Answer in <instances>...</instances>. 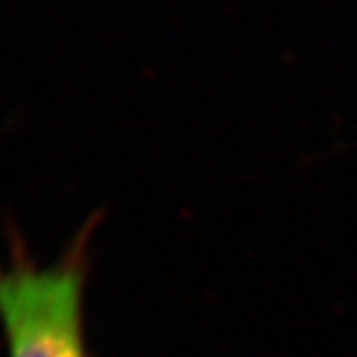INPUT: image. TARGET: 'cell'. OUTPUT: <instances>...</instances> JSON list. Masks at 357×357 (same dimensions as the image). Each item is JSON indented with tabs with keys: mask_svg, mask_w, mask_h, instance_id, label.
Segmentation results:
<instances>
[{
	"mask_svg": "<svg viewBox=\"0 0 357 357\" xmlns=\"http://www.w3.org/2000/svg\"><path fill=\"white\" fill-rule=\"evenodd\" d=\"M88 232L50 264H38L22 246L0 264V332L6 357H89L84 292Z\"/></svg>",
	"mask_w": 357,
	"mask_h": 357,
	"instance_id": "cell-1",
	"label": "cell"
}]
</instances>
